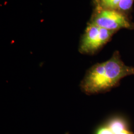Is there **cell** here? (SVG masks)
Instances as JSON below:
<instances>
[{
	"instance_id": "1",
	"label": "cell",
	"mask_w": 134,
	"mask_h": 134,
	"mask_svg": "<svg viewBox=\"0 0 134 134\" xmlns=\"http://www.w3.org/2000/svg\"><path fill=\"white\" fill-rule=\"evenodd\" d=\"M134 75V67L126 65L118 52L109 60L91 67L81 81V91L87 95L106 92L119 84L127 76Z\"/></svg>"
},
{
	"instance_id": "2",
	"label": "cell",
	"mask_w": 134,
	"mask_h": 134,
	"mask_svg": "<svg viewBox=\"0 0 134 134\" xmlns=\"http://www.w3.org/2000/svg\"><path fill=\"white\" fill-rule=\"evenodd\" d=\"M114 32L91 23L87 27L81 39L80 51L88 54L96 53L110 40Z\"/></svg>"
},
{
	"instance_id": "3",
	"label": "cell",
	"mask_w": 134,
	"mask_h": 134,
	"mask_svg": "<svg viewBox=\"0 0 134 134\" xmlns=\"http://www.w3.org/2000/svg\"><path fill=\"white\" fill-rule=\"evenodd\" d=\"M92 23L100 27L115 32L121 29H130L131 27L127 16L116 10L97 9Z\"/></svg>"
},
{
	"instance_id": "4",
	"label": "cell",
	"mask_w": 134,
	"mask_h": 134,
	"mask_svg": "<svg viewBox=\"0 0 134 134\" xmlns=\"http://www.w3.org/2000/svg\"><path fill=\"white\" fill-rule=\"evenodd\" d=\"M99 9L117 10L121 0H96Z\"/></svg>"
},
{
	"instance_id": "5",
	"label": "cell",
	"mask_w": 134,
	"mask_h": 134,
	"mask_svg": "<svg viewBox=\"0 0 134 134\" xmlns=\"http://www.w3.org/2000/svg\"><path fill=\"white\" fill-rule=\"evenodd\" d=\"M108 127L114 134L126 129V123L122 119L116 118L110 121Z\"/></svg>"
},
{
	"instance_id": "6",
	"label": "cell",
	"mask_w": 134,
	"mask_h": 134,
	"mask_svg": "<svg viewBox=\"0 0 134 134\" xmlns=\"http://www.w3.org/2000/svg\"><path fill=\"white\" fill-rule=\"evenodd\" d=\"M134 0H121L118 9L122 11L129 10L133 4Z\"/></svg>"
},
{
	"instance_id": "7",
	"label": "cell",
	"mask_w": 134,
	"mask_h": 134,
	"mask_svg": "<svg viewBox=\"0 0 134 134\" xmlns=\"http://www.w3.org/2000/svg\"><path fill=\"white\" fill-rule=\"evenodd\" d=\"M96 134H114V133L107 126L100 128L98 130Z\"/></svg>"
},
{
	"instance_id": "8",
	"label": "cell",
	"mask_w": 134,
	"mask_h": 134,
	"mask_svg": "<svg viewBox=\"0 0 134 134\" xmlns=\"http://www.w3.org/2000/svg\"><path fill=\"white\" fill-rule=\"evenodd\" d=\"M114 134H134V133L132 132L128 131L127 130H123L121 132H119L118 133H117Z\"/></svg>"
}]
</instances>
